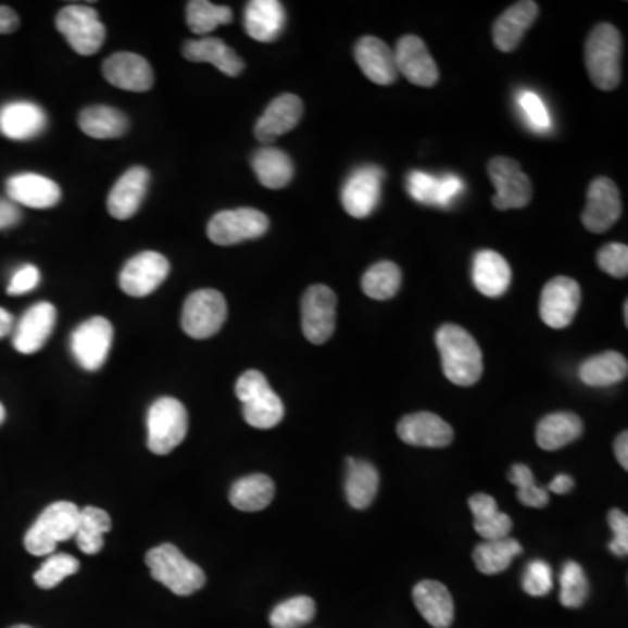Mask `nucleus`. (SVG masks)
Wrapping results in <instances>:
<instances>
[{"mask_svg": "<svg viewBox=\"0 0 628 628\" xmlns=\"http://www.w3.org/2000/svg\"><path fill=\"white\" fill-rule=\"evenodd\" d=\"M443 374L456 386H474L483 374L482 350L460 325H442L437 332Z\"/></svg>", "mask_w": 628, "mask_h": 628, "instance_id": "f257e3e1", "label": "nucleus"}, {"mask_svg": "<svg viewBox=\"0 0 628 628\" xmlns=\"http://www.w3.org/2000/svg\"><path fill=\"white\" fill-rule=\"evenodd\" d=\"M146 562L152 578L180 598L192 595L206 583L203 569L189 561L175 544L164 543L149 550Z\"/></svg>", "mask_w": 628, "mask_h": 628, "instance_id": "f03ea898", "label": "nucleus"}, {"mask_svg": "<svg viewBox=\"0 0 628 628\" xmlns=\"http://www.w3.org/2000/svg\"><path fill=\"white\" fill-rule=\"evenodd\" d=\"M585 62L590 80L602 91H611L621 79V36L610 23L590 32L585 46Z\"/></svg>", "mask_w": 628, "mask_h": 628, "instance_id": "7ed1b4c3", "label": "nucleus"}, {"mask_svg": "<svg viewBox=\"0 0 628 628\" xmlns=\"http://www.w3.org/2000/svg\"><path fill=\"white\" fill-rule=\"evenodd\" d=\"M236 397L243 403L244 420L252 428L271 429L284 420V402L262 372L247 370L241 374L236 382Z\"/></svg>", "mask_w": 628, "mask_h": 628, "instance_id": "20e7f679", "label": "nucleus"}, {"mask_svg": "<svg viewBox=\"0 0 628 628\" xmlns=\"http://www.w3.org/2000/svg\"><path fill=\"white\" fill-rule=\"evenodd\" d=\"M79 512L77 505L71 501H56L49 505L28 529L25 549L36 557L53 555L58 543L72 540L76 536Z\"/></svg>", "mask_w": 628, "mask_h": 628, "instance_id": "39448f33", "label": "nucleus"}, {"mask_svg": "<svg viewBox=\"0 0 628 628\" xmlns=\"http://www.w3.org/2000/svg\"><path fill=\"white\" fill-rule=\"evenodd\" d=\"M187 426L186 407L177 399L163 397L155 400L147 414V448L158 456H166L184 442Z\"/></svg>", "mask_w": 628, "mask_h": 628, "instance_id": "423d86ee", "label": "nucleus"}, {"mask_svg": "<svg viewBox=\"0 0 628 628\" xmlns=\"http://www.w3.org/2000/svg\"><path fill=\"white\" fill-rule=\"evenodd\" d=\"M227 319V302L218 290L203 288L184 302L181 330L192 339H209L221 332Z\"/></svg>", "mask_w": 628, "mask_h": 628, "instance_id": "0eeeda50", "label": "nucleus"}, {"mask_svg": "<svg viewBox=\"0 0 628 628\" xmlns=\"http://www.w3.org/2000/svg\"><path fill=\"white\" fill-rule=\"evenodd\" d=\"M56 28L71 48L83 56L98 53L106 30L97 11L88 5H67L56 16Z\"/></svg>", "mask_w": 628, "mask_h": 628, "instance_id": "6e6552de", "label": "nucleus"}, {"mask_svg": "<svg viewBox=\"0 0 628 628\" xmlns=\"http://www.w3.org/2000/svg\"><path fill=\"white\" fill-rule=\"evenodd\" d=\"M302 332L311 344H325L336 330L337 296L327 285H313L301 302Z\"/></svg>", "mask_w": 628, "mask_h": 628, "instance_id": "1a4fd4ad", "label": "nucleus"}, {"mask_svg": "<svg viewBox=\"0 0 628 628\" xmlns=\"http://www.w3.org/2000/svg\"><path fill=\"white\" fill-rule=\"evenodd\" d=\"M269 229L266 213L255 209L226 210L213 215L209 222V238L218 247L243 243L261 238Z\"/></svg>", "mask_w": 628, "mask_h": 628, "instance_id": "9d476101", "label": "nucleus"}, {"mask_svg": "<svg viewBox=\"0 0 628 628\" xmlns=\"http://www.w3.org/2000/svg\"><path fill=\"white\" fill-rule=\"evenodd\" d=\"M114 328L111 322L102 316L86 319L85 324L72 332L71 350L80 368L97 372L105 365L111 353Z\"/></svg>", "mask_w": 628, "mask_h": 628, "instance_id": "9b49d317", "label": "nucleus"}, {"mask_svg": "<svg viewBox=\"0 0 628 628\" xmlns=\"http://www.w3.org/2000/svg\"><path fill=\"white\" fill-rule=\"evenodd\" d=\"M489 177L495 189L492 198L494 209L517 210L531 203V180L517 161L510 158H494L489 163Z\"/></svg>", "mask_w": 628, "mask_h": 628, "instance_id": "f8f14e48", "label": "nucleus"}, {"mask_svg": "<svg viewBox=\"0 0 628 628\" xmlns=\"http://www.w3.org/2000/svg\"><path fill=\"white\" fill-rule=\"evenodd\" d=\"M581 305V288L575 279L557 276L544 285L541 292L540 316L550 328L569 327Z\"/></svg>", "mask_w": 628, "mask_h": 628, "instance_id": "ddd939ff", "label": "nucleus"}, {"mask_svg": "<svg viewBox=\"0 0 628 628\" xmlns=\"http://www.w3.org/2000/svg\"><path fill=\"white\" fill-rule=\"evenodd\" d=\"M169 275L168 259L158 252H142L129 259L120 275L124 293L147 297L161 287Z\"/></svg>", "mask_w": 628, "mask_h": 628, "instance_id": "4468645a", "label": "nucleus"}, {"mask_svg": "<svg viewBox=\"0 0 628 628\" xmlns=\"http://www.w3.org/2000/svg\"><path fill=\"white\" fill-rule=\"evenodd\" d=\"M385 172L379 166H363L356 169L342 187L341 200L351 217L365 218L381 201Z\"/></svg>", "mask_w": 628, "mask_h": 628, "instance_id": "2eb2a0df", "label": "nucleus"}, {"mask_svg": "<svg viewBox=\"0 0 628 628\" xmlns=\"http://www.w3.org/2000/svg\"><path fill=\"white\" fill-rule=\"evenodd\" d=\"M619 217H621V198L615 181L606 177L595 178L590 184L587 206L581 215L583 226L590 233L602 235L615 226Z\"/></svg>", "mask_w": 628, "mask_h": 628, "instance_id": "dca6fc26", "label": "nucleus"}, {"mask_svg": "<svg viewBox=\"0 0 628 628\" xmlns=\"http://www.w3.org/2000/svg\"><path fill=\"white\" fill-rule=\"evenodd\" d=\"M400 440L414 448H448L454 440V429L434 412L409 414L397 426Z\"/></svg>", "mask_w": 628, "mask_h": 628, "instance_id": "f3484780", "label": "nucleus"}, {"mask_svg": "<svg viewBox=\"0 0 628 628\" xmlns=\"http://www.w3.org/2000/svg\"><path fill=\"white\" fill-rule=\"evenodd\" d=\"M393 53L397 71L409 83L423 86V88H431V86L437 85V63H435L434 56L429 54L423 39L417 36H403Z\"/></svg>", "mask_w": 628, "mask_h": 628, "instance_id": "a211bd4d", "label": "nucleus"}, {"mask_svg": "<svg viewBox=\"0 0 628 628\" xmlns=\"http://www.w3.org/2000/svg\"><path fill=\"white\" fill-rule=\"evenodd\" d=\"M103 76L115 88L134 93H143L154 86V71L151 63L140 54L121 53L112 54L103 62Z\"/></svg>", "mask_w": 628, "mask_h": 628, "instance_id": "6ab92c4d", "label": "nucleus"}, {"mask_svg": "<svg viewBox=\"0 0 628 628\" xmlns=\"http://www.w3.org/2000/svg\"><path fill=\"white\" fill-rule=\"evenodd\" d=\"M56 324V307L49 302H37L23 314L18 327L14 328V350L22 354H34L45 348Z\"/></svg>", "mask_w": 628, "mask_h": 628, "instance_id": "aec40b11", "label": "nucleus"}, {"mask_svg": "<svg viewBox=\"0 0 628 628\" xmlns=\"http://www.w3.org/2000/svg\"><path fill=\"white\" fill-rule=\"evenodd\" d=\"M5 192L14 204L28 209H53L62 200V189L56 181L39 173H20L5 181Z\"/></svg>", "mask_w": 628, "mask_h": 628, "instance_id": "412c9836", "label": "nucleus"}, {"mask_svg": "<svg viewBox=\"0 0 628 628\" xmlns=\"http://www.w3.org/2000/svg\"><path fill=\"white\" fill-rule=\"evenodd\" d=\"M304 103L297 95L285 93L267 105L255 124V138L261 143H273L276 138L288 134L301 123Z\"/></svg>", "mask_w": 628, "mask_h": 628, "instance_id": "4be33fe9", "label": "nucleus"}, {"mask_svg": "<svg viewBox=\"0 0 628 628\" xmlns=\"http://www.w3.org/2000/svg\"><path fill=\"white\" fill-rule=\"evenodd\" d=\"M149 180H151V173L143 166H135L124 173L123 177L115 181L106 200V209L112 217L117 221H128L134 217L142 206Z\"/></svg>", "mask_w": 628, "mask_h": 628, "instance_id": "5701e85b", "label": "nucleus"}, {"mask_svg": "<svg viewBox=\"0 0 628 628\" xmlns=\"http://www.w3.org/2000/svg\"><path fill=\"white\" fill-rule=\"evenodd\" d=\"M354 58L365 77L376 85H393L399 77L393 49L385 40L374 36L362 37L354 46Z\"/></svg>", "mask_w": 628, "mask_h": 628, "instance_id": "b1692460", "label": "nucleus"}, {"mask_svg": "<svg viewBox=\"0 0 628 628\" xmlns=\"http://www.w3.org/2000/svg\"><path fill=\"white\" fill-rule=\"evenodd\" d=\"M538 14H540V5L532 0H523L508 8L500 18L495 20L494 27H492V40H494L495 48L503 53L515 51L524 34L538 18Z\"/></svg>", "mask_w": 628, "mask_h": 628, "instance_id": "393cba45", "label": "nucleus"}, {"mask_svg": "<svg viewBox=\"0 0 628 628\" xmlns=\"http://www.w3.org/2000/svg\"><path fill=\"white\" fill-rule=\"evenodd\" d=\"M46 126L48 117L37 103L11 102L0 109V134L11 140L39 137Z\"/></svg>", "mask_w": 628, "mask_h": 628, "instance_id": "a878e982", "label": "nucleus"}, {"mask_svg": "<svg viewBox=\"0 0 628 628\" xmlns=\"http://www.w3.org/2000/svg\"><path fill=\"white\" fill-rule=\"evenodd\" d=\"M412 599L420 616L435 628H449L454 621V601L445 585L423 580L414 587Z\"/></svg>", "mask_w": 628, "mask_h": 628, "instance_id": "bb28decb", "label": "nucleus"}, {"mask_svg": "<svg viewBox=\"0 0 628 628\" xmlns=\"http://www.w3.org/2000/svg\"><path fill=\"white\" fill-rule=\"evenodd\" d=\"M181 54L189 62L212 63L213 67L229 77H238L244 71L243 58H239L235 49L217 37L187 40L181 48Z\"/></svg>", "mask_w": 628, "mask_h": 628, "instance_id": "cd10ccee", "label": "nucleus"}, {"mask_svg": "<svg viewBox=\"0 0 628 628\" xmlns=\"http://www.w3.org/2000/svg\"><path fill=\"white\" fill-rule=\"evenodd\" d=\"M287 13L278 0H252L244 10V30L259 42H273L285 30Z\"/></svg>", "mask_w": 628, "mask_h": 628, "instance_id": "c85d7f7f", "label": "nucleus"}, {"mask_svg": "<svg viewBox=\"0 0 628 628\" xmlns=\"http://www.w3.org/2000/svg\"><path fill=\"white\" fill-rule=\"evenodd\" d=\"M474 284L482 296L501 297L512 284V269L503 255L492 250H482L474 259Z\"/></svg>", "mask_w": 628, "mask_h": 628, "instance_id": "c756f323", "label": "nucleus"}, {"mask_svg": "<svg viewBox=\"0 0 628 628\" xmlns=\"http://www.w3.org/2000/svg\"><path fill=\"white\" fill-rule=\"evenodd\" d=\"M583 434V423L573 412H555L538 423L536 442L543 451H558Z\"/></svg>", "mask_w": 628, "mask_h": 628, "instance_id": "7c9ffc66", "label": "nucleus"}, {"mask_svg": "<svg viewBox=\"0 0 628 628\" xmlns=\"http://www.w3.org/2000/svg\"><path fill=\"white\" fill-rule=\"evenodd\" d=\"M469 508L474 514V526L477 535L486 541L508 538L514 523L508 515L498 508L494 498L489 494H474L469 498Z\"/></svg>", "mask_w": 628, "mask_h": 628, "instance_id": "2f4dec72", "label": "nucleus"}, {"mask_svg": "<svg viewBox=\"0 0 628 628\" xmlns=\"http://www.w3.org/2000/svg\"><path fill=\"white\" fill-rule=\"evenodd\" d=\"M275 492V482L267 475H248L230 487L229 501L241 512H261L273 503Z\"/></svg>", "mask_w": 628, "mask_h": 628, "instance_id": "473e14b6", "label": "nucleus"}, {"mask_svg": "<svg viewBox=\"0 0 628 628\" xmlns=\"http://www.w3.org/2000/svg\"><path fill=\"white\" fill-rule=\"evenodd\" d=\"M628 374V363L624 354L606 351L585 360L578 370L581 382L592 388H607L624 381Z\"/></svg>", "mask_w": 628, "mask_h": 628, "instance_id": "72a5a7b5", "label": "nucleus"}, {"mask_svg": "<svg viewBox=\"0 0 628 628\" xmlns=\"http://www.w3.org/2000/svg\"><path fill=\"white\" fill-rule=\"evenodd\" d=\"M379 491V474L367 461L348 460L346 498L353 508L365 510L376 500Z\"/></svg>", "mask_w": 628, "mask_h": 628, "instance_id": "f704fd0d", "label": "nucleus"}, {"mask_svg": "<svg viewBox=\"0 0 628 628\" xmlns=\"http://www.w3.org/2000/svg\"><path fill=\"white\" fill-rule=\"evenodd\" d=\"M79 126L88 137L111 140L123 137L128 131L129 121L120 109L93 105L80 112Z\"/></svg>", "mask_w": 628, "mask_h": 628, "instance_id": "c9c22d12", "label": "nucleus"}, {"mask_svg": "<svg viewBox=\"0 0 628 628\" xmlns=\"http://www.w3.org/2000/svg\"><path fill=\"white\" fill-rule=\"evenodd\" d=\"M253 172L267 189H284L293 178V163L290 155L275 147H264L252 158Z\"/></svg>", "mask_w": 628, "mask_h": 628, "instance_id": "e433bc0d", "label": "nucleus"}, {"mask_svg": "<svg viewBox=\"0 0 628 628\" xmlns=\"http://www.w3.org/2000/svg\"><path fill=\"white\" fill-rule=\"evenodd\" d=\"M523 552V544L510 536L503 540L483 541L475 549V566L482 575H500Z\"/></svg>", "mask_w": 628, "mask_h": 628, "instance_id": "4c0bfd02", "label": "nucleus"}, {"mask_svg": "<svg viewBox=\"0 0 628 628\" xmlns=\"http://www.w3.org/2000/svg\"><path fill=\"white\" fill-rule=\"evenodd\" d=\"M112 520L105 510L86 506L79 512L76 538L77 547L88 555H97L103 549V536L111 531Z\"/></svg>", "mask_w": 628, "mask_h": 628, "instance_id": "58836bf2", "label": "nucleus"}, {"mask_svg": "<svg viewBox=\"0 0 628 628\" xmlns=\"http://www.w3.org/2000/svg\"><path fill=\"white\" fill-rule=\"evenodd\" d=\"M402 287V271L393 262H377L363 275L362 288L374 301H388Z\"/></svg>", "mask_w": 628, "mask_h": 628, "instance_id": "ea45409f", "label": "nucleus"}, {"mask_svg": "<svg viewBox=\"0 0 628 628\" xmlns=\"http://www.w3.org/2000/svg\"><path fill=\"white\" fill-rule=\"evenodd\" d=\"M229 23H233V11L227 5H215L206 0H192L187 4V25L198 36L212 34Z\"/></svg>", "mask_w": 628, "mask_h": 628, "instance_id": "a19ab883", "label": "nucleus"}, {"mask_svg": "<svg viewBox=\"0 0 628 628\" xmlns=\"http://www.w3.org/2000/svg\"><path fill=\"white\" fill-rule=\"evenodd\" d=\"M316 616V604L305 595L288 599L271 611L269 624L273 628H301Z\"/></svg>", "mask_w": 628, "mask_h": 628, "instance_id": "79ce46f5", "label": "nucleus"}, {"mask_svg": "<svg viewBox=\"0 0 628 628\" xmlns=\"http://www.w3.org/2000/svg\"><path fill=\"white\" fill-rule=\"evenodd\" d=\"M589 578L578 562L567 561L561 573V604L562 606L581 607L589 599Z\"/></svg>", "mask_w": 628, "mask_h": 628, "instance_id": "37998d69", "label": "nucleus"}, {"mask_svg": "<svg viewBox=\"0 0 628 628\" xmlns=\"http://www.w3.org/2000/svg\"><path fill=\"white\" fill-rule=\"evenodd\" d=\"M510 483L517 487V498L524 506L543 508L549 505L550 495L547 489L538 486L529 466L514 465L508 472Z\"/></svg>", "mask_w": 628, "mask_h": 628, "instance_id": "c03bdc74", "label": "nucleus"}, {"mask_svg": "<svg viewBox=\"0 0 628 628\" xmlns=\"http://www.w3.org/2000/svg\"><path fill=\"white\" fill-rule=\"evenodd\" d=\"M79 566V561L68 553H53L46 558L39 572L34 575V580L39 589H54L68 576L76 575Z\"/></svg>", "mask_w": 628, "mask_h": 628, "instance_id": "a18cd8bd", "label": "nucleus"}, {"mask_svg": "<svg viewBox=\"0 0 628 628\" xmlns=\"http://www.w3.org/2000/svg\"><path fill=\"white\" fill-rule=\"evenodd\" d=\"M517 105L532 131L549 134L553 128L552 115L544 105L543 98L531 89H523L517 97Z\"/></svg>", "mask_w": 628, "mask_h": 628, "instance_id": "49530a36", "label": "nucleus"}, {"mask_svg": "<svg viewBox=\"0 0 628 628\" xmlns=\"http://www.w3.org/2000/svg\"><path fill=\"white\" fill-rule=\"evenodd\" d=\"M553 587L552 567L544 561H532L527 564L523 578V589L531 598H544Z\"/></svg>", "mask_w": 628, "mask_h": 628, "instance_id": "de8ad7c7", "label": "nucleus"}, {"mask_svg": "<svg viewBox=\"0 0 628 628\" xmlns=\"http://www.w3.org/2000/svg\"><path fill=\"white\" fill-rule=\"evenodd\" d=\"M598 264L604 273L613 278H627L628 248L624 243H610L598 253Z\"/></svg>", "mask_w": 628, "mask_h": 628, "instance_id": "09e8293b", "label": "nucleus"}, {"mask_svg": "<svg viewBox=\"0 0 628 628\" xmlns=\"http://www.w3.org/2000/svg\"><path fill=\"white\" fill-rule=\"evenodd\" d=\"M438 177L425 172H411L407 177V192L412 200L420 204H435Z\"/></svg>", "mask_w": 628, "mask_h": 628, "instance_id": "8fccbe9b", "label": "nucleus"}, {"mask_svg": "<svg viewBox=\"0 0 628 628\" xmlns=\"http://www.w3.org/2000/svg\"><path fill=\"white\" fill-rule=\"evenodd\" d=\"M611 531H613V541L610 543L611 552L616 557H627L628 553V517L621 510H611L607 515Z\"/></svg>", "mask_w": 628, "mask_h": 628, "instance_id": "3c124183", "label": "nucleus"}, {"mask_svg": "<svg viewBox=\"0 0 628 628\" xmlns=\"http://www.w3.org/2000/svg\"><path fill=\"white\" fill-rule=\"evenodd\" d=\"M465 191V181L461 180L457 175H442L438 177L437 186V198H435V206H442V209H448L454 201L457 200V196Z\"/></svg>", "mask_w": 628, "mask_h": 628, "instance_id": "603ef678", "label": "nucleus"}, {"mask_svg": "<svg viewBox=\"0 0 628 628\" xmlns=\"http://www.w3.org/2000/svg\"><path fill=\"white\" fill-rule=\"evenodd\" d=\"M39 284V269H37L36 266H32V264H25V266L20 267V269L14 273L13 278H11L8 293H10V296H25V293L36 290Z\"/></svg>", "mask_w": 628, "mask_h": 628, "instance_id": "864d4df0", "label": "nucleus"}, {"mask_svg": "<svg viewBox=\"0 0 628 628\" xmlns=\"http://www.w3.org/2000/svg\"><path fill=\"white\" fill-rule=\"evenodd\" d=\"M22 221V212L11 200L0 198V230L10 229Z\"/></svg>", "mask_w": 628, "mask_h": 628, "instance_id": "5fc2aeb1", "label": "nucleus"}, {"mask_svg": "<svg viewBox=\"0 0 628 628\" xmlns=\"http://www.w3.org/2000/svg\"><path fill=\"white\" fill-rule=\"evenodd\" d=\"M18 28V14L14 13L8 5H0V34H13Z\"/></svg>", "mask_w": 628, "mask_h": 628, "instance_id": "6e6d98bb", "label": "nucleus"}, {"mask_svg": "<svg viewBox=\"0 0 628 628\" xmlns=\"http://www.w3.org/2000/svg\"><path fill=\"white\" fill-rule=\"evenodd\" d=\"M573 487H575V480H573L569 475L562 474L553 478L547 491L553 492V494H567V492L572 491Z\"/></svg>", "mask_w": 628, "mask_h": 628, "instance_id": "4d7b16f0", "label": "nucleus"}, {"mask_svg": "<svg viewBox=\"0 0 628 628\" xmlns=\"http://www.w3.org/2000/svg\"><path fill=\"white\" fill-rule=\"evenodd\" d=\"M615 454L616 460H618L619 465L624 466L625 469L628 468V434L619 435L615 442Z\"/></svg>", "mask_w": 628, "mask_h": 628, "instance_id": "13d9d810", "label": "nucleus"}, {"mask_svg": "<svg viewBox=\"0 0 628 628\" xmlns=\"http://www.w3.org/2000/svg\"><path fill=\"white\" fill-rule=\"evenodd\" d=\"M14 318L10 311L2 310L0 307V339L5 336H10L13 332Z\"/></svg>", "mask_w": 628, "mask_h": 628, "instance_id": "bf43d9fd", "label": "nucleus"}, {"mask_svg": "<svg viewBox=\"0 0 628 628\" xmlns=\"http://www.w3.org/2000/svg\"><path fill=\"white\" fill-rule=\"evenodd\" d=\"M5 420V409L4 405H2V403H0V425H2V423H4Z\"/></svg>", "mask_w": 628, "mask_h": 628, "instance_id": "052dcab7", "label": "nucleus"}, {"mask_svg": "<svg viewBox=\"0 0 628 628\" xmlns=\"http://www.w3.org/2000/svg\"><path fill=\"white\" fill-rule=\"evenodd\" d=\"M625 324H628V302L625 301L624 304Z\"/></svg>", "mask_w": 628, "mask_h": 628, "instance_id": "680f3d73", "label": "nucleus"}, {"mask_svg": "<svg viewBox=\"0 0 628 628\" xmlns=\"http://www.w3.org/2000/svg\"><path fill=\"white\" fill-rule=\"evenodd\" d=\"M11 628H32V627H28V625H16V627Z\"/></svg>", "mask_w": 628, "mask_h": 628, "instance_id": "e2e57ef3", "label": "nucleus"}]
</instances>
